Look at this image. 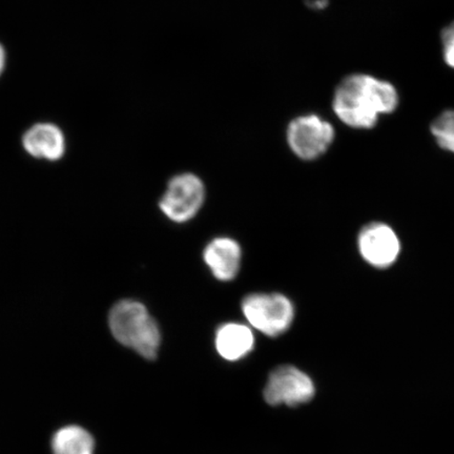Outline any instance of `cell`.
Masks as SVG:
<instances>
[{
  "mask_svg": "<svg viewBox=\"0 0 454 454\" xmlns=\"http://www.w3.org/2000/svg\"><path fill=\"white\" fill-rule=\"evenodd\" d=\"M249 325L269 337H278L291 327L294 309L291 300L280 294H249L242 302Z\"/></svg>",
  "mask_w": 454,
  "mask_h": 454,
  "instance_id": "3957f363",
  "label": "cell"
},
{
  "mask_svg": "<svg viewBox=\"0 0 454 454\" xmlns=\"http://www.w3.org/2000/svg\"><path fill=\"white\" fill-rule=\"evenodd\" d=\"M399 94L390 82L365 74H354L340 82L334 92L333 109L346 126L372 129L380 115L394 113Z\"/></svg>",
  "mask_w": 454,
  "mask_h": 454,
  "instance_id": "6da1fadb",
  "label": "cell"
},
{
  "mask_svg": "<svg viewBox=\"0 0 454 454\" xmlns=\"http://www.w3.org/2000/svg\"><path fill=\"white\" fill-rule=\"evenodd\" d=\"M94 450L93 436L79 426H67L53 436V454H94Z\"/></svg>",
  "mask_w": 454,
  "mask_h": 454,
  "instance_id": "8fae6325",
  "label": "cell"
},
{
  "mask_svg": "<svg viewBox=\"0 0 454 454\" xmlns=\"http://www.w3.org/2000/svg\"><path fill=\"white\" fill-rule=\"evenodd\" d=\"M315 395V385L300 369L283 365L270 373L264 389V399L270 405L298 406Z\"/></svg>",
  "mask_w": 454,
  "mask_h": 454,
  "instance_id": "8992f818",
  "label": "cell"
},
{
  "mask_svg": "<svg viewBox=\"0 0 454 454\" xmlns=\"http://www.w3.org/2000/svg\"><path fill=\"white\" fill-rule=\"evenodd\" d=\"M357 248L362 258L372 268L385 270L395 263L401 253V242L387 224L372 223L365 225L357 236Z\"/></svg>",
  "mask_w": 454,
  "mask_h": 454,
  "instance_id": "52a82bcc",
  "label": "cell"
},
{
  "mask_svg": "<svg viewBox=\"0 0 454 454\" xmlns=\"http://www.w3.org/2000/svg\"><path fill=\"white\" fill-rule=\"evenodd\" d=\"M331 123L315 114L294 118L287 128V141L292 151L304 160H314L329 149L334 140Z\"/></svg>",
  "mask_w": 454,
  "mask_h": 454,
  "instance_id": "277c9868",
  "label": "cell"
},
{
  "mask_svg": "<svg viewBox=\"0 0 454 454\" xmlns=\"http://www.w3.org/2000/svg\"><path fill=\"white\" fill-rule=\"evenodd\" d=\"M111 333L119 343L147 360H154L161 343L160 329L145 306L138 301L122 300L109 316Z\"/></svg>",
  "mask_w": 454,
  "mask_h": 454,
  "instance_id": "7a4b0ae2",
  "label": "cell"
},
{
  "mask_svg": "<svg viewBox=\"0 0 454 454\" xmlns=\"http://www.w3.org/2000/svg\"><path fill=\"white\" fill-rule=\"evenodd\" d=\"M430 129L441 149L454 154V110L442 112Z\"/></svg>",
  "mask_w": 454,
  "mask_h": 454,
  "instance_id": "7c38bea8",
  "label": "cell"
},
{
  "mask_svg": "<svg viewBox=\"0 0 454 454\" xmlns=\"http://www.w3.org/2000/svg\"><path fill=\"white\" fill-rule=\"evenodd\" d=\"M204 196L206 190L197 176L178 175L169 181L159 207L168 219L184 223L195 217L202 207Z\"/></svg>",
  "mask_w": 454,
  "mask_h": 454,
  "instance_id": "5b68a950",
  "label": "cell"
},
{
  "mask_svg": "<svg viewBox=\"0 0 454 454\" xmlns=\"http://www.w3.org/2000/svg\"><path fill=\"white\" fill-rule=\"evenodd\" d=\"M5 59H7V56H5V51L3 45L0 44V75H2L4 70Z\"/></svg>",
  "mask_w": 454,
  "mask_h": 454,
  "instance_id": "5bb4252c",
  "label": "cell"
},
{
  "mask_svg": "<svg viewBox=\"0 0 454 454\" xmlns=\"http://www.w3.org/2000/svg\"><path fill=\"white\" fill-rule=\"evenodd\" d=\"M215 348L227 361L243 359L254 349V337L252 329L239 323H226L215 333Z\"/></svg>",
  "mask_w": 454,
  "mask_h": 454,
  "instance_id": "30bf717a",
  "label": "cell"
},
{
  "mask_svg": "<svg viewBox=\"0 0 454 454\" xmlns=\"http://www.w3.org/2000/svg\"><path fill=\"white\" fill-rule=\"evenodd\" d=\"M239 244L231 238H217L204 251L203 258L213 275L220 281L235 279L241 264Z\"/></svg>",
  "mask_w": 454,
  "mask_h": 454,
  "instance_id": "9c48e42d",
  "label": "cell"
},
{
  "mask_svg": "<svg viewBox=\"0 0 454 454\" xmlns=\"http://www.w3.org/2000/svg\"><path fill=\"white\" fill-rule=\"evenodd\" d=\"M22 145L27 154L49 161L59 160L66 153L65 135L52 123H38L28 129Z\"/></svg>",
  "mask_w": 454,
  "mask_h": 454,
  "instance_id": "ba28073f",
  "label": "cell"
},
{
  "mask_svg": "<svg viewBox=\"0 0 454 454\" xmlns=\"http://www.w3.org/2000/svg\"><path fill=\"white\" fill-rule=\"evenodd\" d=\"M442 43L446 64L454 69V21L442 31Z\"/></svg>",
  "mask_w": 454,
  "mask_h": 454,
  "instance_id": "4fadbf2b",
  "label": "cell"
}]
</instances>
